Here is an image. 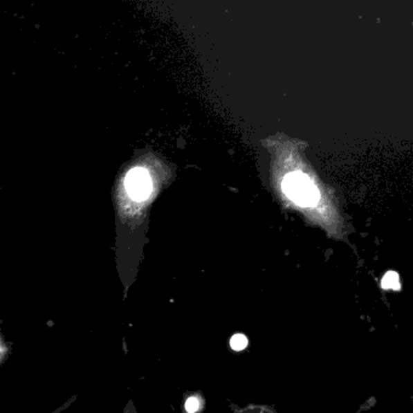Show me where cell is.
Segmentation results:
<instances>
[{"mask_svg": "<svg viewBox=\"0 0 413 413\" xmlns=\"http://www.w3.org/2000/svg\"><path fill=\"white\" fill-rule=\"evenodd\" d=\"M125 185H127V193L132 199L136 201L146 200L152 192L151 176L148 174V171L142 167L132 169L127 174Z\"/></svg>", "mask_w": 413, "mask_h": 413, "instance_id": "2", "label": "cell"}, {"mask_svg": "<svg viewBox=\"0 0 413 413\" xmlns=\"http://www.w3.org/2000/svg\"><path fill=\"white\" fill-rule=\"evenodd\" d=\"M230 347L233 348L234 350H243L248 347V338L245 337V336L241 335V333H238V335H234L232 337V340H230Z\"/></svg>", "mask_w": 413, "mask_h": 413, "instance_id": "4", "label": "cell"}, {"mask_svg": "<svg viewBox=\"0 0 413 413\" xmlns=\"http://www.w3.org/2000/svg\"><path fill=\"white\" fill-rule=\"evenodd\" d=\"M384 288H395L398 290L400 288V284H398V275L395 272H389L385 274L383 282H382Z\"/></svg>", "mask_w": 413, "mask_h": 413, "instance_id": "3", "label": "cell"}, {"mask_svg": "<svg viewBox=\"0 0 413 413\" xmlns=\"http://www.w3.org/2000/svg\"><path fill=\"white\" fill-rule=\"evenodd\" d=\"M284 193L301 206H313L319 201L320 194L311 180L301 172H293L285 177L282 183Z\"/></svg>", "mask_w": 413, "mask_h": 413, "instance_id": "1", "label": "cell"}, {"mask_svg": "<svg viewBox=\"0 0 413 413\" xmlns=\"http://www.w3.org/2000/svg\"><path fill=\"white\" fill-rule=\"evenodd\" d=\"M185 410H187V412H196V411L199 410V401H198V398H188V400H187V403H185Z\"/></svg>", "mask_w": 413, "mask_h": 413, "instance_id": "5", "label": "cell"}]
</instances>
